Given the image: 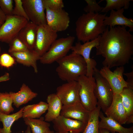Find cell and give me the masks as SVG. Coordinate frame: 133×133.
Returning a JSON list of instances; mask_svg holds the SVG:
<instances>
[{
    "mask_svg": "<svg viewBox=\"0 0 133 133\" xmlns=\"http://www.w3.org/2000/svg\"><path fill=\"white\" fill-rule=\"evenodd\" d=\"M99 133H111L108 130L103 129H99Z\"/></svg>",
    "mask_w": 133,
    "mask_h": 133,
    "instance_id": "f35d334b",
    "label": "cell"
},
{
    "mask_svg": "<svg viewBox=\"0 0 133 133\" xmlns=\"http://www.w3.org/2000/svg\"><path fill=\"white\" fill-rule=\"evenodd\" d=\"M56 71L59 78L67 82L77 81L79 77L86 75L87 66L81 55L72 52L57 61Z\"/></svg>",
    "mask_w": 133,
    "mask_h": 133,
    "instance_id": "3957f363",
    "label": "cell"
},
{
    "mask_svg": "<svg viewBox=\"0 0 133 133\" xmlns=\"http://www.w3.org/2000/svg\"><path fill=\"white\" fill-rule=\"evenodd\" d=\"M80 88L77 81L67 82L57 87L56 94L63 105H68L80 101Z\"/></svg>",
    "mask_w": 133,
    "mask_h": 133,
    "instance_id": "4fadbf2b",
    "label": "cell"
},
{
    "mask_svg": "<svg viewBox=\"0 0 133 133\" xmlns=\"http://www.w3.org/2000/svg\"><path fill=\"white\" fill-rule=\"evenodd\" d=\"M38 26L29 21L22 28L18 34V37L29 50H33L34 48Z\"/></svg>",
    "mask_w": 133,
    "mask_h": 133,
    "instance_id": "d6986e66",
    "label": "cell"
},
{
    "mask_svg": "<svg viewBox=\"0 0 133 133\" xmlns=\"http://www.w3.org/2000/svg\"><path fill=\"white\" fill-rule=\"evenodd\" d=\"M123 75H125L127 77L126 81L128 84V87L133 89V70L130 72L123 73Z\"/></svg>",
    "mask_w": 133,
    "mask_h": 133,
    "instance_id": "d590c367",
    "label": "cell"
},
{
    "mask_svg": "<svg viewBox=\"0 0 133 133\" xmlns=\"http://www.w3.org/2000/svg\"><path fill=\"white\" fill-rule=\"evenodd\" d=\"M14 1L15 6L13 9L12 15L24 17L29 21L23 7L22 0H14Z\"/></svg>",
    "mask_w": 133,
    "mask_h": 133,
    "instance_id": "4dcf8cb0",
    "label": "cell"
},
{
    "mask_svg": "<svg viewBox=\"0 0 133 133\" xmlns=\"http://www.w3.org/2000/svg\"><path fill=\"white\" fill-rule=\"evenodd\" d=\"M9 93L12 99L13 105L17 108L27 103L38 95L25 83L22 84L17 92H10Z\"/></svg>",
    "mask_w": 133,
    "mask_h": 133,
    "instance_id": "44dd1931",
    "label": "cell"
},
{
    "mask_svg": "<svg viewBox=\"0 0 133 133\" xmlns=\"http://www.w3.org/2000/svg\"><path fill=\"white\" fill-rule=\"evenodd\" d=\"M106 4L100 12L106 13L112 10H116L124 8L127 9L129 8L130 2L132 0H105Z\"/></svg>",
    "mask_w": 133,
    "mask_h": 133,
    "instance_id": "83f0119b",
    "label": "cell"
},
{
    "mask_svg": "<svg viewBox=\"0 0 133 133\" xmlns=\"http://www.w3.org/2000/svg\"><path fill=\"white\" fill-rule=\"evenodd\" d=\"M109 68L103 67L99 70L101 76L107 81L113 90L114 94L120 93L123 89L128 87V84L124 80L123 66L117 67L113 71Z\"/></svg>",
    "mask_w": 133,
    "mask_h": 133,
    "instance_id": "7c38bea8",
    "label": "cell"
},
{
    "mask_svg": "<svg viewBox=\"0 0 133 133\" xmlns=\"http://www.w3.org/2000/svg\"></svg>",
    "mask_w": 133,
    "mask_h": 133,
    "instance_id": "ee69618b",
    "label": "cell"
},
{
    "mask_svg": "<svg viewBox=\"0 0 133 133\" xmlns=\"http://www.w3.org/2000/svg\"><path fill=\"white\" fill-rule=\"evenodd\" d=\"M13 1L12 0H0V8L6 16L12 15Z\"/></svg>",
    "mask_w": 133,
    "mask_h": 133,
    "instance_id": "e575fe53",
    "label": "cell"
},
{
    "mask_svg": "<svg viewBox=\"0 0 133 133\" xmlns=\"http://www.w3.org/2000/svg\"><path fill=\"white\" fill-rule=\"evenodd\" d=\"M15 60L10 54L4 53L0 56V65L2 66L9 68L15 63Z\"/></svg>",
    "mask_w": 133,
    "mask_h": 133,
    "instance_id": "836d02e7",
    "label": "cell"
},
{
    "mask_svg": "<svg viewBox=\"0 0 133 133\" xmlns=\"http://www.w3.org/2000/svg\"><path fill=\"white\" fill-rule=\"evenodd\" d=\"M29 21L23 17L13 15L6 16L5 21L0 27V41L9 44Z\"/></svg>",
    "mask_w": 133,
    "mask_h": 133,
    "instance_id": "52a82bcc",
    "label": "cell"
},
{
    "mask_svg": "<svg viewBox=\"0 0 133 133\" xmlns=\"http://www.w3.org/2000/svg\"><path fill=\"white\" fill-rule=\"evenodd\" d=\"M57 36V33L51 29L47 24L38 26L33 50L41 57L49 50Z\"/></svg>",
    "mask_w": 133,
    "mask_h": 133,
    "instance_id": "ba28073f",
    "label": "cell"
},
{
    "mask_svg": "<svg viewBox=\"0 0 133 133\" xmlns=\"http://www.w3.org/2000/svg\"><path fill=\"white\" fill-rule=\"evenodd\" d=\"M123 105L128 116H133V89L124 88L119 93Z\"/></svg>",
    "mask_w": 133,
    "mask_h": 133,
    "instance_id": "4316f807",
    "label": "cell"
},
{
    "mask_svg": "<svg viewBox=\"0 0 133 133\" xmlns=\"http://www.w3.org/2000/svg\"><path fill=\"white\" fill-rule=\"evenodd\" d=\"M77 81L80 85L79 96L80 100L84 107L90 112L97 106V101L94 93L96 83L93 77L86 75L79 77Z\"/></svg>",
    "mask_w": 133,
    "mask_h": 133,
    "instance_id": "8992f818",
    "label": "cell"
},
{
    "mask_svg": "<svg viewBox=\"0 0 133 133\" xmlns=\"http://www.w3.org/2000/svg\"><path fill=\"white\" fill-rule=\"evenodd\" d=\"M106 14L92 12L83 14L75 22V31L77 39L84 43L98 38L105 31L104 24Z\"/></svg>",
    "mask_w": 133,
    "mask_h": 133,
    "instance_id": "7a4b0ae2",
    "label": "cell"
},
{
    "mask_svg": "<svg viewBox=\"0 0 133 133\" xmlns=\"http://www.w3.org/2000/svg\"><path fill=\"white\" fill-rule=\"evenodd\" d=\"M104 113L107 117L121 125L126 124L128 116L122 103L119 94H114L112 101Z\"/></svg>",
    "mask_w": 133,
    "mask_h": 133,
    "instance_id": "2e32d148",
    "label": "cell"
},
{
    "mask_svg": "<svg viewBox=\"0 0 133 133\" xmlns=\"http://www.w3.org/2000/svg\"><path fill=\"white\" fill-rule=\"evenodd\" d=\"M99 117L101 119L99 122V129H105L112 133H133V126L129 128H125L113 119L105 116L101 111Z\"/></svg>",
    "mask_w": 133,
    "mask_h": 133,
    "instance_id": "ffe728a7",
    "label": "cell"
},
{
    "mask_svg": "<svg viewBox=\"0 0 133 133\" xmlns=\"http://www.w3.org/2000/svg\"><path fill=\"white\" fill-rule=\"evenodd\" d=\"M6 16L0 8V27L5 21Z\"/></svg>",
    "mask_w": 133,
    "mask_h": 133,
    "instance_id": "8d00e7d4",
    "label": "cell"
},
{
    "mask_svg": "<svg viewBox=\"0 0 133 133\" xmlns=\"http://www.w3.org/2000/svg\"><path fill=\"white\" fill-rule=\"evenodd\" d=\"M9 44L8 52L10 53L24 51L29 50L17 36L13 39Z\"/></svg>",
    "mask_w": 133,
    "mask_h": 133,
    "instance_id": "f546056e",
    "label": "cell"
},
{
    "mask_svg": "<svg viewBox=\"0 0 133 133\" xmlns=\"http://www.w3.org/2000/svg\"><path fill=\"white\" fill-rule=\"evenodd\" d=\"M10 79L9 73H6L3 76L0 77V82L9 80Z\"/></svg>",
    "mask_w": 133,
    "mask_h": 133,
    "instance_id": "74e56055",
    "label": "cell"
},
{
    "mask_svg": "<svg viewBox=\"0 0 133 133\" xmlns=\"http://www.w3.org/2000/svg\"><path fill=\"white\" fill-rule=\"evenodd\" d=\"M124 9L122 8L115 11H111L109 16H106L104 20V25L106 26L114 27L116 25L128 27L130 32L133 31V19L128 18L123 15Z\"/></svg>",
    "mask_w": 133,
    "mask_h": 133,
    "instance_id": "e0dca14e",
    "label": "cell"
},
{
    "mask_svg": "<svg viewBox=\"0 0 133 133\" xmlns=\"http://www.w3.org/2000/svg\"><path fill=\"white\" fill-rule=\"evenodd\" d=\"M10 54L17 62L27 66H31L34 72L37 73V62L40 60L41 57L33 50L29 49L24 51Z\"/></svg>",
    "mask_w": 133,
    "mask_h": 133,
    "instance_id": "ac0fdd59",
    "label": "cell"
},
{
    "mask_svg": "<svg viewBox=\"0 0 133 133\" xmlns=\"http://www.w3.org/2000/svg\"><path fill=\"white\" fill-rule=\"evenodd\" d=\"M90 112L80 101L67 105H63L60 115L87 123Z\"/></svg>",
    "mask_w": 133,
    "mask_h": 133,
    "instance_id": "9a60e30c",
    "label": "cell"
},
{
    "mask_svg": "<svg viewBox=\"0 0 133 133\" xmlns=\"http://www.w3.org/2000/svg\"><path fill=\"white\" fill-rule=\"evenodd\" d=\"M47 102L40 101L36 104L29 105L23 107V118H39L47 110Z\"/></svg>",
    "mask_w": 133,
    "mask_h": 133,
    "instance_id": "cb8c5ba5",
    "label": "cell"
},
{
    "mask_svg": "<svg viewBox=\"0 0 133 133\" xmlns=\"http://www.w3.org/2000/svg\"><path fill=\"white\" fill-rule=\"evenodd\" d=\"M23 119L25 124L30 127L32 133H54L50 129V124L43 117L38 119L25 117Z\"/></svg>",
    "mask_w": 133,
    "mask_h": 133,
    "instance_id": "603a6c76",
    "label": "cell"
},
{
    "mask_svg": "<svg viewBox=\"0 0 133 133\" xmlns=\"http://www.w3.org/2000/svg\"><path fill=\"white\" fill-rule=\"evenodd\" d=\"M101 108L97 106L90 111L86 126L83 133H99V115Z\"/></svg>",
    "mask_w": 133,
    "mask_h": 133,
    "instance_id": "484cf974",
    "label": "cell"
},
{
    "mask_svg": "<svg viewBox=\"0 0 133 133\" xmlns=\"http://www.w3.org/2000/svg\"><path fill=\"white\" fill-rule=\"evenodd\" d=\"M100 35L94 40L83 44L80 42H76L74 45H73L71 49L72 52L81 56L84 59L87 66L86 76L89 78L93 77L94 69L96 67L97 65L95 60L90 57L91 51L93 48L96 47L98 45Z\"/></svg>",
    "mask_w": 133,
    "mask_h": 133,
    "instance_id": "9c48e42d",
    "label": "cell"
},
{
    "mask_svg": "<svg viewBox=\"0 0 133 133\" xmlns=\"http://www.w3.org/2000/svg\"><path fill=\"white\" fill-rule=\"evenodd\" d=\"M85 1L87 5L84 7L83 10L86 13H99L103 9V7L99 5L96 0H85Z\"/></svg>",
    "mask_w": 133,
    "mask_h": 133,
    "instance_id": "1f68e13d",
    "label": "cell"
},
{
    "mask_svg": "<svg viewBox=\"0 0 133 133\" xmlns=\"http://www.w3.org/2000/svg\"><path fill=\"white\" fill-rule=\"evenodd\" d=\"M93 77L96 83L94 93L97 100V106L100 107L104 113L112 101L113 92L107 81L96 67L94 69Z\"/></svg>",
    "mask_w": 133,
    "mask_h": 133,
    "instance_id": "5b68a950",
    "label": "cell"
},
{
    "mask_svg": "<svg viewBox=\"0 0 133 133\" xmlns=\"http://www.w3.org/2000/svg\"><path fill=\"white\" fill-rule=\"evenodd\" d=\"M45 8L52 10H57L63 9L64 2L62 0H43Z\"/></svg>",
    "mask_w": 133,
    "mask_h": 133,
    "instance_id": "d6a6232c",
    "label": "cell"
},
{
    "mask_svg": "<svg viewBox=\"0 0 133 133\" xmlns=\"http://www.w3.org/2000/svg\"><path fill=\"white\" fill-rule=\"evenodd\" d=\"M75 39V37L72 36L57 39L41 57L40 62L43 64H50L65 56L71 50Z\"/></svg>",
    "mask_w": 133,
    "mask_h": 133,
    "instance_id": "277c9868",
    "label": "cell"
},
{
    "mask_svg": "<svg viewBox=\"0 0 133 133\" xmlns=\"http://www.w3.org/2000/svg\"><path fill=\"white\" fill-rule=\"evenodd\" d=\"M47 102L48 107L47 112L44 118V120L48 122H52L60 115L63 105L56 93L49 95L47 98Z\"/></svg>",
    "mask_w": 133,
    "mask_h": 133,
    "instance_id": "7402d4cb",
    "label": "cell"
},
{
    "mask_svg": "<svg viewBox=\"0 0 133 133\" xmlns=\"http://www.w3.org/2000/svg\"><path fill=\"white\" fill-rule=\"evenodd\" d=\"M25 133H32L30 128L29 126H27Z\"/></svg>",
    "mask_w": 133,
    "mask_h": 133,
    "instance_id": "ab89813d",
    "label": "cell"
},
{
    "mask_svg": "<svg viewBox=\"0 0 133 133\" xmlns=\"http://www.w3.org/2000/svg\"><path fill=\"white\" fill-rule=\"evenodd\" d=\"M29 21L37 25L47 24L43 0H22Z\"/></svg>",
    "mask_w": 133,
    "mask_h": 133,
    "instance_id": "8fae6325",
    "label": "cell"
},
{
    "mask_svg": "<svg viewBox=\"0 0 133 133\" xmlns=\"http://www.w3.org/2000/svg\"><path fill=\"white\" fill-rule=\"evenodd\" d=\"M55 133H70V132H65V133H60L58 132H56Z\"/></svg>",
    "mask_w": 133,
    "mask_h": 133,
    "instance_id": "60d3db41",
    "label": "cell"
},
{
    "mask_svg": "<svg viewBox=\"0 0 133 133\" xmlns=\"http://www.w3.org/2000/svg\"><path fill=\"white\" fill-rule=\"evenodd\" d=\"M0 51H1V48H0Z\"/></svg>",
    "mask_w": 133,
    "mask_h": 133,
    "instance_id": "7bdbcfd3",
    "label": "cell"
},
{
    "mask_svg": "<svg viewBox=\"0 0 133 133\" xmlns=\"http://www.w3.org/2000/svg\"><path fill=\"white\" fill-rule=\"evenodd\" d=\"M47 24L57 33L66 30L69 27L70 18L68 13L63 9L52 10L45 8Z\"/></svg>",
    "mask_w": 133,
    "mask_h": 133,
    "instance_id": "30bf717a",
    "label": "cell"
},
{
    "mask_svg": "<svg viewBox=\"0 0 133 133\" xmlns=\"http://www.w3.org/2000/svg\"><path fill=\"white\" fill-rule=\"evenodd\" d=\"M13 103V100L9 93H0V112L9 114L14 110Z\"/></svg>",
    "mask_w": 133,
    "mask_h": 133,
    "instance_id": "f1b7e54d",
    "label": "cell"
},
{
    "mask_svg": "<svg viewBox=\"0 0 133 133\" xmlns=\"http://www.w3.org/2000/svg\"><path fill=\"white\" fill-rule=\"evenodd\" d=\"M2 128H0V133H1Z\"/></svg>",
    "mask_w": 133,
    "mask_h": 133,
    "instance_id": "b9f144b4",
    "label": "cell"
},
{
    "mask_svg": "<svg viewBox=\"0 0 133 133\" xmlns=\"http://www.w3.org/2000/svg\"><path fill=\"white\" fill-rule=\"evenodd\" d=\"M23 107L18 112L11 114H6L0 112V122L3 125L1 133H11V129L13 123L22 117Z\"/></svg>",
    "mask_w": 133,
    "mask_h": 133,
    "instance_id": "d4e9b609",
    "label": "cell"
},
{
    "mask_svg": "<svg viewBox=\"0 0 133 133\" xmlns=\"http://www.w3.org/2000/svg\"><path fill=\"white\" fill-rule=\"evenodd\" d=\"M96 48V55L104 58L103 67L110 69L123 66L133 55V35L125 26H107Z\"/></svg>",
    "mask_w": 133,
    "mask_h": 133,
    "instance_id": "6da1fadb",
    "label": "cell"
},
{
    "mask_svg": "<svg viewBox=\"0 0 133 133\" xmlns=\"http://www.w3.org/2000/svg\"><path fill=\"white\" fill-rule=\"evenodd\" d=\"M57 132L82 133L87 124L81 121L60 115L52 122Z\"/></svg>",
    "mask_w": 133,
    "mask_h": 133,
    "instance_id": "5bb4252c",
    "label": "cell"
}]
</instances>
